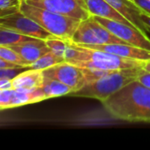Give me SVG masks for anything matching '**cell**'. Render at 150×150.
Segmentation results:
<instances>
[{
	"label": "cell",
	"instance_id": "obj_1",
	"mask_svg": "<svg viewBox=\"0 0 150 150\" xmlns=\"http://www.w3.org/2000/svg\"><path fill=\"white\" fill-rule=\"evenodd\" d=\"M114 119L129 122H150V88L133 81L103 103Z\"/></svg>",
	"mask_w": 150,
	"mask_h": 150
},
{
	"label": "cell",
	"instance_id": "obj_2",
	"mask_svg": "<svg viewBox=\"0 0 150 150\" xmlns=\"http://www.w3.org/2000/svg\"><path fill=\"white\" fill-rule=\"evenodd\" d=\"M144 71L143 68L118 69L101 79L85 84L77 91H72L69 96L95 98L103 103L127 84L137 80Z\"/></svg>",
	"mask_w": 150,
	"mask_h": 150
},
{
	"label": "cell",
	"instance_id": "obj_3",
	"mask_svg": "<svg viewBox=\"0 0 150 150\" xmlns=\"http://www.w3.org/2000/svg\"><path fill=\"white\" fill-rule=\"evenodd\" d=\"M20 11L35 20L45 30L58 39L68 43L71 42L74 33L82 21L67 15L31 5L25 0H21Z\"/></svg>",
	"mask_w": 150,
	"mask_h": 150
},
{
	"label": "cell",
	"instance_id": "obj_4",
	"mask_svg": "<svg viewBox=\"0 0 150 150\" xmlns=\"http://www.w3.org/2000/svg\"><path fill=\"white\" fill-rule=\"evenodd\" d=\"M71 42L79 45L127 44L98 23L93 16L81 21L74 33Z\"/></svg>",
	"mask_w": 150,
	"mask_h": 150
},
{
	"label": "cell",
	"instance_id": "obj_5",
	"mask_svg": "<svg viewBox=\"0 0 150 150\" xmlns=\"http://www.w3.org/2000/svg\"><path fill=\"white\" fill-rule=\"evenodd\" d=\"M0 25L11 29L19 33L42 40L57 38L54 34L45 30L35 20L29 18L21 11L7 17L0 18Z\"/></svg>",
	"mask_w": 150,
	"mask_h": 150
},
{
	"label": "cell",
	"instance_id": "obj_6",
	"mask_svg": "<svg viewBox=\"0 0 150 150\" xmlns=\"http://www.w3.org/2000/svg\"><path fill=\"white\" fill-rule=\"evenodd\" d=\"M27 4L80 20L91 17L84 0H25Z\"/></svg>",
	"mask_w": 150,
	"mask_h": 150
},
{
	"label": "cell",
	"instance_id": "obj_7",
	"mask_svg": "<svg viewBox=\"0 0 150 150\" xmlns=\"http://www.w3.org/2000/svg\"><path fill=\"white\" fill-rule=\"evenodd\" d=\"M94 18L127 44L150 50V39L146 33L138 28L101 17H94Z\"/></svg>",
	"mask_w": 150,
	"mask_h": 150
},
{
	"label": "cell",
	"instance_id": "obj_8",
	"mask_svg": "<svg viewBox=\"0 0 150 150\" xmlns=\"http://www.w3.org/2000/svg\"><path fill=\"white\" fill-rule=\"evenodd\" d=\"M43 74L46 78L58 80L70 86L73 91L86 84L83 69L68 61L43 69Z\"/></svg>",
	"mask_w": 150,
	"mask_h": 150
},
{
	"label": "cell",
	"instance_id": "obj_9",
	"mask_svg": "<svg viewBox=\"0 0 150 150\" xmlns=\"http://www.w3.org/2000/svg\"><path fill=\"white\" fill-rule=\"evenodd\" d=\"M47 99L41 88L33 91H18L15 89L0 91V109L15 108L21 105L38 103Z\"/></svg>",
	"mask_w": 150,
	"mask_h": 150
},
{
	"label": "cell",
	"instance_id": "obj_10",
	"mask_svg": "<svg viewBox=\"0 0 150 150\" xmlns=\"http://www.w3.org/2000/svg\"><path fill=\"white\" fill-rule=\"evenodd\" d=\"M79 46L109 52L113 54H116L124 58H127V59H133V60H138V61H143V62H148L150 60V50L138 47L129 45V44L79 45Z\"/></svg>",
	"mask_w": 150,
	"mask_h": 150
},
{
	"label": "cell",
	"instance_id": "obj_11",
	"mask_svg": "<svg viewBox=\"0 0 150 150\" xmlns=\"http://www.w3.org/2000/svg\"><path fill=\"white\" fill-rule=\"evenodd\" d=\"M118 12L125 17L134 26L147 34L149 28L142 19L143 10L131 0H106Z\"/></svg>",
	"mask_w": 150,
	"mask_h": 150
},
{
	"label": "cell",
	"instance_id": "obj_12",
	"mask_svg": "<svg viewBox=\"0 0 150 150\" xmlns=\"http://www.w3.org/2000/svg\"><path fill=\"white\" fill-rule=\"evenodd\" d=\"M45 81L43 70L28 69L12 79V87L18 91H33L41 88Z\"/></svg>",
	"mask_w": 150,
	"mask_h": 150
},
{
	"label": "cell",
	"instance_id": "obj_13",
	"mask_svg": "<svg viewBox=\"0 0 150 150\" xmlns=\"http://www.w3.org/2000/svg\"><path fill=\"white\" fill-rule=\"evenodd\" d=\"M84 2L91 16L101 17L134 26L125 17H123L120 12H118L106 0H84Z\"/></svg>",
	"mask_w": 150,
	"mask_h": 150
},
{
	"label": "cell",
	"instance_id": "obj_14",
	"mask_svg": "<svg viewBox=\"0 0 150 150\" xmlns=\"http://www.w3.org/2000/svg\"><path fill=\"white\" fill-rule=\"evenodd\" d=\"M10 47L15 50L25 61L30 64L33 63L45 54L51 51L47 46L45 40H36L19 46H13Z\"/></svg>",
	"mask_w": 150,
	"mask_h": 150
},
{
	"label": "cell",
	"instance_id": "obj_15",
	"mask_svg": "<svg viewBox=\"0 0 150 150\" xmlns=\"http://www.w3.org/2000/svg\"><path fill=\"white\" fill-rule=\"evenodd\" d=\"M36 40L39 39L19 33L11 29L0 25V46H5V47L19 46Z\"/></svg>",
	"mask_w": 150,
	"mask_h": 150
},
{
	"label": "cell",
	"instance_id": "obj_16",
	"mask_svg": "<svg viewBox=\"0 0 150 150\" xmlns=\"http://www.w3.org/2000/svg\"><path fill=\"white\" fill-rule=\"evenodd\" d=\"M41 90L47 96V99L55 98V97L69 95V93L73 91V89L70 86L58 80L46 78V77H45L44 83L41 87Z\"/></svg>",
	"mask_w": 150,
	"mask_h": 150
},
{
	"label": "cell",
	"instance_id": "obj_17",
	"mask_svg": "<svg viewBox=\"0 0 150 150\" xmlns=\"http://www.w3.org/2000/svg\"><path fill=\"white\" fill-rule=\"evenodd\" d=\"M65 59L57 55L52 51H49L48 53L45 54L43 56H41L40 59H38L36 62L32 63L28 69H46L47 68H50L52 66H54L58 63H61L64 62Z\"/></svg>",
	"mask_w": 150,
	"mask_h": 150
},
{
	"label": "cell",
	"instance_id": "obj_18",
	"mask_svg": "<svg viewBox=\"0 0 150 150\" xmlns=\"http://www.w3.org/2000/svg\"><path fill=\"white\" fill-rule=\"evenodd\" d=\"M0 58H3L6 61L14 62V63L19 64V65H22L26 69H28L31 65L26 61H25L15 50H13L10 47L0 46Z\"/></svg>",
	"mask_w": 150,
	"mask_h": 150
},
{
	"label": "cell",
	"instance_id": "obj_19",
	"mask_svg": "<svg viewBox=\"0 0 150 150\" xmlns=\"http://www.w3.org/2000/svg\"><path fill=\"white\" fill-rule=\"evenodd\" d=\"M83 72L85 83H90L96 80L101 79L110 74H112L115 70H106V69H88V68H81Z\"/></svg>",
	"mask_w": 150,
	"mask_h": 150
},
{
	"label": "cell",
	"instance_id": "obj_20",
	"mask_svg": "<svg viewBox=\"0 0 150 150\" xmlns=\"http://www.w3.org/2000/svg\"><path fill=\"white\" fill-rule=\"evenodd\" d=\"M22 69H0V79H10L12 80L17 76Z\"/></svg>",
	"mask_w": 150,
	"mask_h": 150
},
{
	"label": "cell",
	"instance_id": "obj_21",
	"mask_svg": "<svg viewBox=\"0 0 150 150\" xmlns=\"http://www.w3.org/2000/svg\"><path fill=\"white\" fill-rule=\"evenodd\" d=\"M18 11H20V5H16V6H12V7L0 9V18L7 17V16L12 15L14 13H17Z\"/></svg>",
	"mask_w": 150,
	"mask_h": 150
},
{
	"label": "cell",
	"instance_id": "obj_22",
	"mask_svg": "<svg viewBox=\"0 0 150 150\" xmlns=\"http://www.w3.org/2000/svg\"><path fill=\"white\" fill-rule=\"evenodd\" d=\"M0 69H26L22 65L6 61L3 58H0Z\"/></svg>",
	"mask_w": 150,
	"mask_h": 150
},
{
	"label": "cell",
	"instance_id": "obj_23",
	"mask_svg": "<svg viewBox=\"0 0 150 150\" xmlns=\"http://www.w3.org/2000/svg\"><path fill=\"white\" fill-rule=\"evenodd\" d=\"M134 2L146 13L150 15V0H134Z\"/></svg>",
	"mask_w": 150,
	"mask_h": 150
},
{
	"label": "cell",
	"instance_id": "obj_24",
	"mask_svg": "<svg viewBox=\"0 0 150 150\" xmlns=\"http://www.w3.org/2000/svg\"><path fill=\"white\" fill-rule=\"evenodd\" d=\"M21 0H0V9L20 5Z\"/></svg>",
	"mask_w": 150,
	"mask_h": 150
},
{
	"label": "cell",
	"instance_id": "obj_25",
	"mask_svg": "<svg viewBox=\"0 0 150 150\" xmlns=\"http://www.w3.org/2000/svg\"><path fill=\"white\" fill-rule=\"evenodd\" d=\"M140 83H142L143 85L147 86L148 88H150V72L149 71H144L137 79Z\"/></svg>",
	"mask_w": 150,
	"mask_h": 150
},
{
	"label": "cell",
	"instance_id": "obj_26",
	"mask_svg": "<svg viewBox=\"0 0 150 150\" xmlns=\"http://www.w3.org/2000/svg\"><path fill=\"white\" fill-rule=\"evenodd\" d=\"M13 89L12 80L10 79H0V91Z\"/></svg>",
	"mask_w": 150,
	"mask_h": 150
},
{
	"label": "cell",
	"instance_id": "obj_27",
	"mask_svg": "<svg viewBox=\"0 0 150 150\" xmlns=\"http://www.w3.org/2000/svg\"><path fill=\"white\" fill-rule=\"evenodd\" d=\"M142 21L145 23V25H147V27L149 28V32L150 30V15H149L148 13H146L144 11L142 13Z\"/></svg>",
	"mask_w": 150,
	"mask_h": 150
},
{
	"label": "cell",
	"instance_id": "obj_28",
	"mask_svg": "<svg viewBox=\"0 0 150 150\" xmlns=\"http://www.w3.org/2000/svg\"><path fill=\"white\" fill-rule=\"evenodd\" d=\"M143 69L146 70V71L150 72V60L149 61H148V62H146L145 65L143 66Z\"/></svg>",
	"mask_w": 150,
	"mask_h": 150
},
{
	"label": "cell",
	"instance_id": "obj_29",
	"mask_svg": "<svg viewBox=\"0 0 150 150\" xmlns=\"http://www.w3.org/2000/svg\"><path fill=\"white\" fill-rule=\"evenodd\" d=\"M131 1H133V2H134V0H131Z\"/></svg>",
	"mask_w": 150,
	"mask_h": 150
},
{
	"label": "cell",
	"instance_id": "obj_30",
	"mask_svg": "<svg viewBox=\"0 0 150 150\" xmlns=\"http://www.w3.org/2000/svg\"><path fill=\"white\" fill-rule=\"evenodd\" d=\"M149 33H150V30H149Z\"/></svg>",
	"mask_w": 150,
	"mask_h": 150
}]
</instances>
